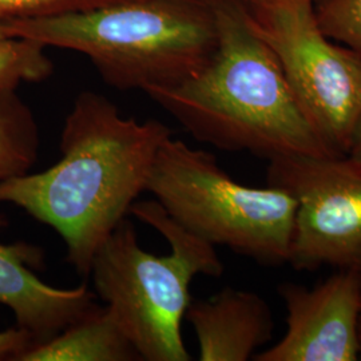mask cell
<instances>
[{"instance_id":"1","label":"cell","mask_w":361,"mask_h":361,"mask_svg":"<svg viewBox=\"0 0 361 361\" xmlns=\"http://www.w3.org/2000/svg\"><path fill=\"white\" fill-rule=\"evenodd\" d=\"M171 130L123 118L104 95L79 94L66 116L62 158L37 174L0 180V202L25 209L65 241L66 259L89 277L94 256L146 192Z\"/></svg>"},{"instance_id":"15","label":"cell","mask_w":361,"mask_h":361,"mask_svg":"<svg viewBox=\"0 0 361 361\" xmlns=\"http://www.w3.org/2000/svg\"><path fill=\"white\" fill-rule=\"evenodd\" d=\"M121 0H0V18H40L92 10Z\"/></svg>"},{"instance_id":"14","label":"cell","mask_w":361,"mask_h":361,"mask_svg":"<svg viewBox=\"0 0 361 361\" xmlns=\"http://www.w3.org/2000/svg\"><path fill=\"white\" fill-rule=\"evenodd\" d=\"M317 23L328 38L361 56V0H317Z\"/></svg>"},{"instance_id":"10","label":"cell","mask_w":361,"mask_h":361,"mask_svg":"<svg viewBox=\"0 0 361 361\" xmlns=\"http://www.w3.org/2000/svg\"><path fill=\"white\" fill-rule=\"evenodd\" d=\"M193 325L201 361H246L271 341V307L255 292L225 288L207 300L190 301L186 314Z\"/></svg>"},{"instance_id":"3","label":"cell","mask_w":361,"mask_h":361,"mask_svg":"<svg viewBox=\"0 0 361 361\" xmlns=\"http://www.w3.org/2000/svg\"><path fill=\"white\" fill-rule=\"evenodd\" d=\"M7 37L86 55L119 90L176 85L217 46L209 0H121L92 10L4 19Z\"/></svg>"},{"instance_id":"12","label":"cell","mask_w":361,"mask_h":361,"mask_svg":"<svg viewBox=\"0 0 361 361\" xmlns=\"http://www.w3.org/2000/svg\"><path fill=\"white\" fill-rule=\"evenodd\" d=\"M38 123L16 89L0 91V180L27 174L39 154Z\"/></svg>"},{"instance_id":"6","label":"cell","mask_w":361,"mask_h":361,"mask_svg":"<svg viewBox=\"0 0 361 361\" xmlns=\"http://www.w3.org/2000/svg\"><path fill=\"white\" fill-rule=\"evenodd\" d=\"M246 8L313 129L332 154L347 155L361 116V56L324 34L310 0H246Z\"/></svg>"},{"instance_id":"8","label":"cell","mask_w":361,"mask_h":361,"mask_svg":"<svg viewBox=\"0 0 361 361\" xmlns=\"http://www.w3.org/2000/svg\"><path fill=\"white\" fill-rule=\"evenodd\" d=\"M279 293L286 310V331L274 345L256 353L255 360L359 359L360 271L340 269L313 288L288 283Z\"/></svg>"},{"instance_id":"18","label":"cell","mask_w":361,"mask_h":361,"mask_svg":"<svg viewBox=\"0 0 361 361\" xmlns=\"http://www.w3.org/2000/svg\"><path fill=\"white\" fill-rule=\"evenodd\" d=\"M8 38L7 34H6V30H4V19L0 18V39Z\"/></svg>"},{"instance_id":"11","label":"cell","mask_w":361,"mask_h":361,"mask_svg":"<svg viewBox=\"0 0 361 361\" xmlns=\"http://www.w3.org/2000/svg\"><path fill=\"white\" fill-rule=\"evenodd\" d=\"M16 361L141 360L107 305L98 304L50 340L22 352Z\"/></svg>"},{"instance_id":"4","label":"cell","mask_w":361,"mask_h":361,"mask_svg":"<svg viewBox=\"0 0 361 361\" xmlns=\"http://www.w3.org/2000/svg\"><path fill=\"white\" fill-rule=\"evenodd\" d=\"M130 214L161 233L169 256L145 252L129 219H122L94 256L90 276L97 295L138 350L141 360L189 361L180 324L197 274L224 273L214 245L188 231L155 201L134 202Z\"/></svg>"},{"instance_id":"16","label":"cell","mask_w":361,"mask_h":361,"mask_svg":"<svg viewBox=\"0 0 361 361\" xmlns=\"http://www.w3.org/2000/svg\"><path fill=\"white\" fill-rule=\"evenodd\" d=\"M34 345L31 336L20 328H11L0 332V360H15L22 352Z\"/></svg>"},{"instance_id":"20","label":"cell","mask_w":361,"mask_h":361,"mask_svg":"<svg viewBox=\"0 0 361 361\" xmlns=\"http://www.w3.org/2000/svg\"><path fill=\"white\" fill-rule=\"evenodd\" d=\"M310 1H312V3H314V1H317V0H310Z\"/></svg>"},{"instance_id":"19","label":"cell","mask_w":361,"mask_h":361,"mask_svg":"<svg viewBox=\"0 0 361 361\" xmlns=\"http://www.w3.org/2000/svg\"><path fill=\"white\" fill-rule=\"evenodd\" d=\"M359 338H360V347H361V312H360V317H359Z\"/></svg>"},{"instance_id":"5","label":"cell","mask_w":361,"mask_h":361,"mask_svg":"<svg viewBox=\"0 0 361 361\" xmlns=\"http://www.w3.org/2000/svg\"><path fill=\"white\" fill-rule=\"evenodd\" d=\"M146 192L188 231L261 264L288 262L295 200L283 189L235 182L204 150L170 137L161 146Z\"/></svg>"},{"instance_id":"2","label":"cell","mask_w":361,"mask_h":361,"mask_svg":"<svg viewBox=\"0 0 361 361\" xmlns=\"http://www.w3.org/2000/svg\"><path fill=\"white\" fill-rule=\"evenodd\" d=\"M217 46L207 63L176 85L146 94L195 140L271 159L335 155L290 90L281 66L253 26L246 0H209Z\"/></svg>"},{"instance_id":"17","label":"cell","mask_w":361,"mask_h":361,"mask_svg":"<svg viewBox=\"0 0 361 361\" xmlns=\"http://www.w3.org/2000/svg\"><path fill=\"white\" fill-rule=\"evenodd\" d=\"M347 155L357 164H361V116L353 130Z\"/></svg>"},{"instance_id":"9","label":"cell","mask_w":361,"mask_h":361,"mask_svg":"<svg viewBox=\"0 0 361 361\" xmlns=\"http://www.w3.org/2000/svg\"><path fill=\"white\" fill-rule=\"evenodd\" d=\"M7 225L0 214V228ZM43 259L37 246L0 244V305L13 310L16 326L31 336L34 345L50 340L97 305L87 285L59 289L43 283L31 271Z\"/></svg>"},{"instance_id":"7","label":"cell","mask_w":361,"mask_h":361,"mask_svg":"<svg viewBox=\"0 0 361 361\" xmlns=\"http://www.w3.org/2000/svg\"><path fill=\"white\" fill-rule=\"evenodd\" d=\"M267 174L296 204L288 262L297 271H361V164L348 155H295L269 161Z\"/></svg>"},{"instance_id":"13","label":"cell","mask_w":361,"mask_h":361,"mask_svg":"<svg viewBox=\"0 0 361 361\" xmlns=\"http://www.w3.org/2000/svg\"><path fill=\"white\" fill-rule=\"evenodd\" d=\"M44 49L28 39H0V91L16 89L20 82L50 77L54 67Z\"/></svg>"}]
</instances>
